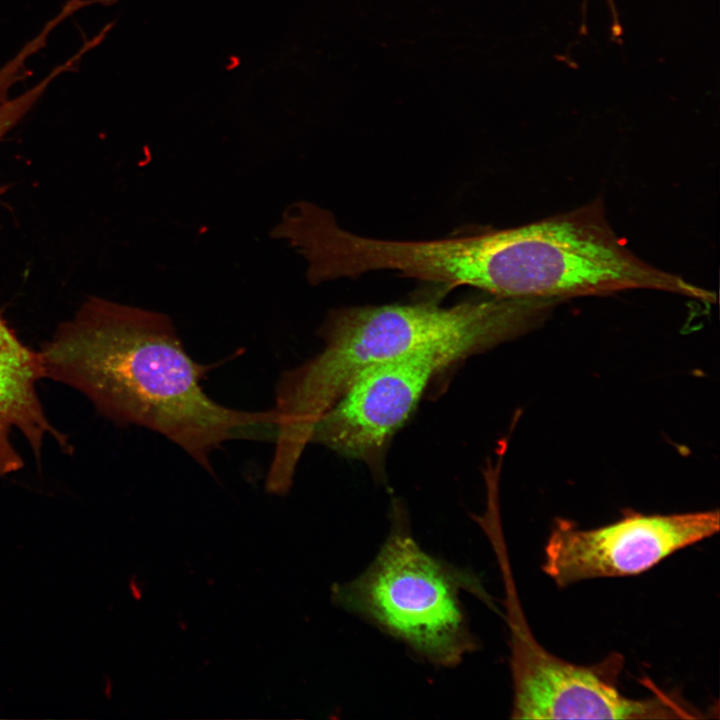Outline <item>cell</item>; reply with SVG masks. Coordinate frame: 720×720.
Listing matches in <instances>:
<instances>
[{"label":"cell","mask_w":720,"mask_h":720,"mask_svg":"<svg viewBox=\"0 0 720 720\" xmlns=\"http://www.w3.org/2000/svg\"><path fill=\"white\" fill-rule=\"evenodd\" d=\"M548 312L544 299L496 296L451 307L423 302L329 312L321 352L284 372L277 384L269 473L283 481L295 476L317 421L366 369L421 353L457 362L521 335Z\"/></svg>","instance_id":"cell-2"},{"label":"cell","mask_w":720,"mask_h":720,"mask_svg":"<svg viewBox=\"0 0 720 720\" xmlns=\"http://www.w3.org/2000/svg\"><path fill=\"white\" fill-rule=\"evenodd\" d=\"M718 510L669 515L629 513L619 521L580 529L555 522L545 546L543 571L560 586L642 573L674 552L719 531Z\"/></svg>","instance_id":"cell-6"},{"label":"cell","mask_w":720,"mask_h":720,"mask_svg":"<svg viewBox=\"0 0 720 720\" xmlns=\"http://www.w3.org/2000/svg\"><path fill=\"white\" fill-rule=\"evenodd\" d=\"M453 363L445 355L421 353L366 369L320 417L310 443L381 472L392 437L411 416L432 377Z\"/></svg>","instance_id":"cell-7"},{"label":"cell","mask_w":720,"mask_h":720,"mask_svg":"<svg viewBox=\"0 0 720 720\" xmlns=\"http://www.w3.org/2000/svg\"><path fill=\"white\" fill-rule=\"evenodd\" d=\"M40 353L45 377L78 390L119 425L163 435L211 474L224 443L275 439L273 409H233L206 394L209 367L189 355L164 313L90 296Z\"/></svg>","instance_id":"cell-1"},{"label":"cell","mask_w":720,"mask_h":720,"mask_svg":"<svg viewBox=\"0 0 720 720\" xmlns=\"http://www.w3.org/2000/svg\"><path fill=\"white\" fill-rule=\"evenodd\" d=\"M38 52L37 43L29 40L0 67V141L35 107L55 80L70 71L69 63L64 61L32 87L11 96L13 87L30 75L28 62ZM6 190L7 186H0V197Z\"/></svg>","instance_id":"cell-9"},{"label":"cell","mask_w":720,"mask_h":720,"mask_svg":"<svg viewBox=\"0 0 720 720\" xmlns=\"http://www.w3.org/2000/svg\"><path fill=\"white\" fill-rule=\"evenodd\" d=\"M43 377L40 351L25 345L0 313V475L17 472L24 465L12 443L15 431L25 437L38 463L47 436L64 452L73 449L44 412L37 392Z\"/></svg>","instance_id":"cell-8"},{"label":"cell","mask_w":720,"mask_h":720,"mask_svg":"<svg viewBox=\"0 0 720 720\" xmlns=\"http://www.w3.org/2000/svg\"><path fill=\"white\" fill-rule=\"evenodd\" d=\"M510 628L513 719H651L679 712L670 701L632 699L621 693L622 655L593 665L567 662L532 635L520 604L506 607Z\"/></svg>","instance_id":"cell-5"},{"label":"cell","mask_w":720,"mask_h":720,"mask_svg":"<svg viewBox=\"0 0 720 720\" xmlns=\"http://www.w3.org/2000/svg\"><path fill=\"white\" fill-rule=\"evenodd\" d=\"M467 589L487 599L471 575L434 558L413 538L402 505L368 568L334 586L337 605L406 643L432 664L452 667L476 647L460 601Z\"/></svg>","instance_id":"cell-4"},{"label":"cell","mask_w":720,"mask_h":720,"mask_svg":"<svg viewBox=\"0 0 720 720\" xmlns=\"http://www.w3.org/2000/svg\"><path fill=\"white\" fill-rule=\"evenodd\" d=\"M476 288L496 297L563 298L656 290L713 302L715 294L637 256L597 200L526 225L477 233Z\"/></svg>","instance_id":"cell-3"}]
</instances>
